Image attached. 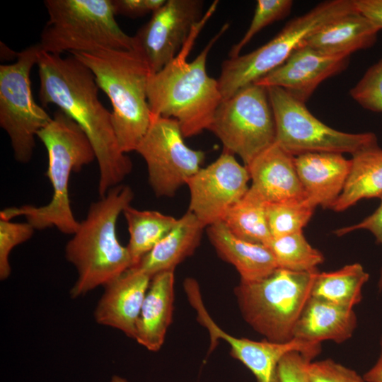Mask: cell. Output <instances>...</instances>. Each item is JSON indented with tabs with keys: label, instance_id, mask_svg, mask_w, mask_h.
<instances>
[{
	"label": "cell",
	"instance_id": "22",
	"mask_svg": "<svg viewBox=\"0 0 382 382\" xmlns=\"http://www.w3.org/2000/svg\"><path fill=\"white\" fill-rule=\"evenodd\" d=\"M207 232L219 256L236 269L241 280H258L278 268L267 246L239 238L221 221L207 226Z\"/></svg>",
	"mask_w": 382,
	"mask_h": 382
},
{
	"label": "cell",
	"instance_id": "15",
	"mask_svg": "<svg viewBox=\"0 0 382 382\" xmlns=\"http://www.w3.org/2000/svg\"><path fill=\"white\" fill-rule=\"evenodd\" d=\"M190 303L197 311L198 321L209 332V351L212 352L214 349L218 340L226 341L230 347L231 355L243 364L253 373L257 382H279V362L289 352L299 351L311 359L320 352V344L296 338L284 343H276L265 339L255 341L234 337L223 330L210 317L204 306L202 295L192 296Z\"/></svg>",
	"mask_w": 382,
	"mask_h": 382
},
{
	"label": "cell",
	"instance_id": "40",
	"mask_svg": "<svg viewBox=\"0 0 382 382\" xmlns=\"http://www.w3.org/2000/svg\"><path fill=\"white\" fill-rule=\"evenodd\" d=\"M110 382H128L126 379L119 376H113Z\"/></svg>",
	"mask_w": 382,
	"mask_h": 382
},
{
	"label": "cell",
	"instance_id": "5",
	"mask_svg": "<svg viewBox=\"0 0 382 382\" xmlns=\"http://www.w3.org/2000/svg\"><path fill=\"white\" fill-rule=\"evenodd\" d=\"M71 54L91 71L99 88L109 98L120 149L125 154L136 151L152 115L147 98L151 72L146 61L135 50L110 49Z\"/></svg>",
	"mask_w": 382,
	"mask_h": 382
},
{
	"label": "cell",
	"instance_id": "14",
	"mask_svg": "<svg viewBox=\"0 0 382 382\" xmlns=\"http://www.w3.org/2000/svg\"><path fill=\"white\" fill-rule=\"evenodd\" d=\"M250 180L247 168L233 154L224 151L215 161L201 168L187 181L188 211L204 227L221 221L226 211L247 192Z\"/></svg>",
	"mask_w": 382,
	"mask_h": 382
},
{
	"label": "cell",
	"instance_id": "18",
	"mask_svg": "<svg viewBox=\"0 0 382 382\" xmlns=\"http://www.w3.org/2000/svg\"><path fill=\"white\" fill-rule=\"evenodd\" d=\"M250 185L268 203L307 198L299 178L294 156L276 142L245 166Z\"/></svg>",
	"mask_w": 382,
	"mask_h": 382
},
{
	"label": "cell",
	"instance_id": "16",
	"mask_svg": "<svg viewBox=\"0 0 382 382\" xmlns=\"http://www.w3.org/2000/svg\"><path fill=\"white\" fill-rule=\"evenodd\" d=\"M349 58L326 54L302 45L282 64L254 83L282 88L305 103L320 83L346 68Z\"/></svg>",
	"mask_w": 382,
	"mask_h": 382
},
{
	"label": "cell",
	"instance_id": "10",
	"mask_svg": "<svg viewBox=\"0 0 382 382\" xmlns=\"http://www.w3.org/2000/svg\"><path fill=\"white\" fill-rule=\"evenodd\" d=\"M224 151L237 154L244 166L276 142L274 114L267 88L249 84L222 100L208 129Z\"/></svg>",
	"mask_w": 382,
	"mask_h": 382
},
{
	"label": "cell",
	"instance_id": "11",
	"mask_svg": "<svg viewBox=\"0 0 382 382\" xmlns=\"http://www.w3.org/2000/svg\"><path fill=\"white\" fill-rule=\"evenodd\" d=\"M41 52L39 43L30 46L18 53L14 63L0 66V126L21 163L31 160L35 137L52 118L36 103L31 90L30 72Z\"/></svg>",
	"mask_w": 382,
	"mask_h": 382
},
{
	"label": "cell",
	"instance_id": "33",
	"mask_svg": "<svg viewBox=\"0 0 382 382\" xmlns=\"http://www.w3.org/2000/svg\"><path fill=\"white\" fill-rule=\"evenodd\" d=\"M349 93L364 108L382 112V58L366 71Z\"/></svg>",
	"mask_w": 382,
	"mask_h": 382
},
{
	"label": "cell",
	"instance_id": "6",
	"mask_svg": "<svg viewBox=\"0 0 382 382\" xmlns=\"http://www.w3.org/2000/svg\"><path fill=\"white\" fill-rule=\"evenodd\" d=\"M318 272L277 268L258 280L241 279L234 295L243 318L270 342L293 340L295 325L312 296Z\"/></svg>",
	"mask_w": 382,
	"mask_h": 382
},
{
	"label": "cell",
	"instance_id": "19",
	"mask_svg": "<svg viewBox=\"0 0 382 382\" xmlns=\"http://www.w3.org/2000/svg\"><path fill=\"white\" fill-rule=\"evenodd\" d=\"M294 163L308 198L316 207L331 209L347 180L351 159L340 153L315 152L294 156Z\"/></svg>",
	"mask_w": 382,
	"mask_h": 382
},
{
	"label": "cell",
	"instance_id": "38",
	"mask_svg": "<svg viewBox=\"0 0 382 382\" xmlns=\"http://www.w3.org/2000/svg\"><path fill=\"white\" fill-rule=\"evenodd\" d=\"M356 9L382 30V0H354Z\"/></svg>",
	"mask_w": 382,
	"mask_h": 382
},
{
	"label": "cell",
	"instance_id": "4",
	"mask_svg": "<svg viewBox=\"0 0 382 382\" xmlns=\"http://www.w3.org/2000/svg\"><path fill=\"white\" fill-rule=\"evenodd\" d=\"M37 137L48 154L46 175L52 185V197L47 204L23 205L2 209L0 219L11 220L23 216L35 230L52 226L66 234H74L80 222L74 217L69 197V180L72 172L80 171L96 159L94 149L79 125L68 115L57 110L49 124Z\"/></svg>",
	"mask_w": 382,
	"mask_h": 382
},
{
	"label": "cell",
	"instance_id": "9",
	"mask_svg": "<svg viewBox=\"0 0 382 382\" xmlns=\"http://www.w3.org/2000/svg\"><path fill=\"white\" fill-rule=\"evenodd\" d=\"M276 127V143L296 156L315 152L352 155L378 145L372 132L347 133L336 130L312 115L305 103L284 89L267 87Z\"/></svg>",
	"mask_w": 382,
	"mask_h": 382
},
{
	"label": "cell",
	"instance_id": "27",
	"mask_svg": "<svg viewBox=\"0 0 382 382\" xmlns=\"http://www.w3.org/2000/svg\"><path fill=\"white\" fill-rule=\"evenodd\" d=\"M129 233L127 245L132 267L151 251L174 227L177 219L157 211L139 210L130 205L123 211Z\"/></svg>",
	"mask_w": 382,
	"mask_h": 382
},
{
	"label": "cell",
	"instance_id": "36",
	"mask_svg": "<svg viewBox=\"0 0 382 382\" xmlns=\"http://www.w3.org/2000/svg\"><path fill=\"white\" fill-rule=\"evenodd\" d=\"M166 0H112L115 15L137 18L158 9Z\"/></svg>",
	"mask_w": 382,
	"mask_h": 382
},
{
	"label": "cell",
	"instance_id": "20",
	"mask_svg": "<svg viewBox=\"0 0 382 382\" xmlns=\"http://www.w3.org/2000/svg\"><path fill=\"white\" fill-rule=\"evenodd\" d=\"M174 271L154 275L145 296L134 340L151 352L162 347L172 323L174 309Z\"/></svg>",
	"mask_w": 382,
	"mask_h": 382
},
{
	"label": "cell",
	"instance_id": "34",
	"mask_svg": "<svg viewBox=\"0 0 382 382\" xmlns=\"http://www.w3.org/2000/svg\"><path fill=\"white\" fill-rule=\"evenodd\" d=\"M307 375L310 382H365L354 370L330 359L310 361Z\"/></svg>",
	"mask_w": 382,
	"mask_h": 382
},
{
	"label": "cell",
	"instance_id": "41",
	"mask_svg": "<svg viewBox=\"0 0 382 382\" xmlns=\"http://www.w3.org/2000/svg\"><path fill=\"white\" fill-rule=\"evenodd\" d=\"M378 288L380 289H382V268H381V271L380 278H379V280H378Z\"/></svg>",
	"mask_w": 382,
	"mask_h": 382
},
{
	"label": "cell",
	"instance_id": "1",
	"mask_svg": "<svg viewBox=\"0 0 382 382\" xmlns=\"http://www.w3.org/2000/svg\"><path fill=\"white\" fill-rule=\"evenodd\" d=\"M37 65L42 105L58 106L84 132L98 165V194L104 196L131 173L132 163L119 148L112 112L98 98L95 76L72 54L63 57L42 51Z\"/></svg>",
	"mask_w": 382,
	"mask_h": 382
},
{
	"label": "cell",
	"instance_id": "29",
	"mask_svg": "<svg viewBox=\"0 0 382 382\" xmlns=\"http://www.w3.org/2000/svg\"><path fill=\"white\" fill-rule=\"evenodd\" d=\"M278 268L294 272H311L324 261L323 253L313 248L303 231L272 238L267 245Z\"/></svg>",
	"mask_w": 382,
	"mask_h": 382
},
{
	"label": "cell",
	"instance_id": "7",
	"mask_svg": "<svg viewBox=\"0 0 382 382\" xmlns=\"http://www.w3.org/2000/svg\"><path fill=\"white\" fill-rule=\"evenodd\" d=\"M49 18L43 28L42 51L93 52L102 50H134V38L115 19L112 0H45Z\"/></svg>",
	"mask_w": 382,
	"mask_h": 382
},
{
	"label": "cell",
	"instance_id": "24",
	"mask_svg": "<svg viewBox=\"0 0 382 382\" xmlns=\"http://www.w3.org/2000/svg\"><path fill=\"white\" fill-rule=\"evenodd\" d=\"M204 228L196 216L187 211L135 267L151 278L162 272L174 271L178 264L194 253Z\"/></svg>",
	"mask_w": 382,
	"mask_h": 382
},
{
	"label": "cell",
	"instance_id": "13",
	"mask_svg": "<svg viewBox=\"0 0 382 382\" xmlns=\"http://www.w3.org/2000/svg\"><path fill=\"white\" fill-rule=\"evenodd\" d=\"M203 4L200 0H166L133 36L134 50L151 74L161 70L179 53L204 16Z\"/></svg>",
	"mask_w": 382,
	"mask_h": 382
},
{
	"label": "cell",
	"instance_id": "26",
	"mask_svg": "<svg viewBox=\"0 0 382 382\" xmlns=\"http://www.w3.org/2000/svg\"><path fill=\"white\" fill-rule=\"evenodd\" d=\"M267 203L250 186L245 195L226 211L221 221L239 238L267 246L272 238L267 219Z\"/></svg>",
	"mask_w": 382,
	"mask_h": 382
},
{
	"label": "cell",
	"instance_id": "3",
	"mask_svg": "<svg viewBox=\"0 0 382 382\" xmlns=\"http://www.w3.org/2000/svg\"><path fill=\"white\" fill-rule=\"evenodd\" d=\"M134 198L132 188L117 185L92 202L86 218L65 246L66 259L78 278L70 290L72 299L105 284L132 267L128 249L117 238V221Z\"/></svg>",
	"mask_w": 382,
	"mask_h": 382
},
{
	"label": "cell",
	"instance_id": "39",
	"mask_svg": "<svg viewBox=\"0 0 382 382\" xmlns=\"http://www.w3.org/2000/svg\"><path fill=\"white\" fill-rule=\"evenodd\" d=\"M380 347L381 352L376 362L363 376L365 382H382V335L380 339Z\"/></svg>",
	"mask_w": 382,
	"mask_h": 382
},
{
	"label": "cell",
	"instance_id": "28",
	"mask_svg": "<svg viewBox=\"0 0 382 382\" xmlns=\"http://www.w3.org/2000/svg\"><path fill=\"white\" fill-rule=\"evenodd\" d=\"M369 274L359 263L347 265L332 272H318L312 296L352 308L362 300V289Z\"/></svg>",
	"mask_w": 382,
	"mask_h": 382
},
{
	"label": "cell",
	"instance_id": "35",
	"mask_svg": "<svg viewBox=\"0 0 382 382\" xmlns=\"http://www.w3.org/2000/svg\"><path fill=\"white\" fill-rule=\"evenodd\" d=\"M312 359L299 351L286 353L277 367L279 382H310L307 366Z\"/></svg>",
	"mask_w": 382,
	"mask_h": 382
},
{
	"label": "cell",
	"instance_id": "23",
	"mask_svg": "<svg viewBox=\"0 0 382 382\" xmlns=\"http://www.w3.org/2000/svg\"><path fill=\"white\" fill-rule=\"evenodd\" d=\"M380 30L357 11L338 18L318 29L302 45L335 56H350L371 47Z\"/></svg>",
	"mask_w": 382,
	"mask_h": 382
},
{
	"label": "cell",
	"instance_id": "2",
	"mask_svg": "<svg viewBox=\"0 0 382 382\" xmlns=\"http://www.w3.org/2000/svg\"><path fill=\"white\" fill-rule=\"evenodd\" d=\"M214 1L195 25L179 53L159 71L151 74L147 98L154 115L175 120L184 137L208 129L222 100L217 80L209 76L206 64L209 52L228 28L224 24L192 62L187 59L200 31L214 14Z\"/></svg>",
	"mask_w": 382,
	"mask_h": 382
},
{
	"label": "cell",
	"instance_id": "30",
	"mask_svg": "<svg viewBox=\"0 0 382 382\" xmlns=\"http://www.w3.org/2000/svg\"><path fill=\"white\" fill-rule=\"evenodd\" d=\"M317 207L307 197L267 203L266 213L272 238L301 232Z\"/></svg>",
	"mask_w": 382,
	"mask_h": 382
},
{
	"label": "cell",
	"instance_id": "12",
	"mask_svg": "<svg viewBox=\"0 0 382 382\" xmlns=\"http://www.w3.org/2000/svg\"><path fill=\"white\" fill-rule=\"evenodd\" d=\"M178 122L152 114L136 151L144 159L149 182L157 197H173L201 168L205 154L188 147Z\"/></svg>",
	"mask_w": 382,
	"mask_h": 382
},
{
	"label": "cell",
	"instance_id": "25",
	"mask_svg": "<svg viewBox=\"0 0 382 382\" xmlns=\"http://www.w3.org/2000/svg\"><path fill=\"white\" fill-rule=\"evenodd\" d=\"M345 187L331 209L342 212L362 199L382 196V149L378 145L352 155Z\"/></svg>",
	"mask_w": 382,
	"mask_h": 382
},
{
	"label": "cell",
	"instance_id": "17",
	"mask_svg": "<svg viewBox=\"0 0 382 382\" xmlns=\"http://www.w3.org/2000/svg\"><path fill=\"white\" fill-rule=\"evenodd\" d=\"M151 278L138 269L130 267L105 284L95 308L96 321L112 327L134 339L141 306Z\"/></svg>",
	"mask_w": 382,
	"mask_h": 382
},
{
	"label": "cell",
	"instance_id": "8",
	"mask_svg": "<svg viewBox=\"0 0 382 382\" xmlns=\"http://www.w3.org/2000/svg\"><path fill=\"white\" fill-rule=\"evenodd\" d=\"M354 0H332L320 4L292 19L271 40L245 54L224 61L218 81L222 100L254 83L282 64L306 39L325 24L356 11Z\"/></svg>",
	"mask_w": 382,
	"mask_h": 382
},
{
	"label": "cell",
	"instance_id": "37",
	"mask_svg": "<svg viewBox=\"0 0 382 382\" xmlns=\"http://www.w3.org/2000/svg\"><path fill=\"white\" fill-rule=\"evenodd\" d=\"M380 198V205L371 215L357 224L336 230L335 233L341 236L356 230H367L375 236L376 241L382 245V196Z\"/></svg>",
	"mask_w": 382,
	"mask_h": 382
},
{
	"label": "cell",
	"instance_id": "31",
	"mask_svg": "<svg viewBox=\"0 0 382 382\" xmlns=\"http://www.w3.org/2000/svg\"><path fill=\"white\" fill-rule=\"evenodd\" d=\"M291 0H258L250 24L242 39L231 49L230 58L240 54L241 50L262 29L274 21L285 18L291 11Z\"/></svg>",
	"mask_w": 382,
	"mask_h": 382
},
{
	"label": "cell",
	"instance_id": "32",
	"mask_svg": "<svg viewBox=\"0 0 382 382\" xmlns=\"http://www.w3.org/2000/svg\"><path fill=\"white\" fill-rule=\"evenodd\" d=\"M35 228L28 222L16 223L0 219V279L5 280L11 272L9 255L13 248L26 242Z\"/></svg>",
	"mask_w": 382,
	"mask_h": 382
},
{
	"label": "cell",
	"instance_id": "21",
	"mask_svg": "<svg viewBox=\"0 0 382 382\" xmlns=\"http://www.w3.org/2000/svg\"><path fill=\"white\" fill-rule=\"evenodd\" d=\"M357 324L353 308L312 296L294 330V338L320 344L330 340L342 343L350 339Z\"/></svg>",
	"mask_w": 382,
	"mask_h": 382
}]
</instances>
